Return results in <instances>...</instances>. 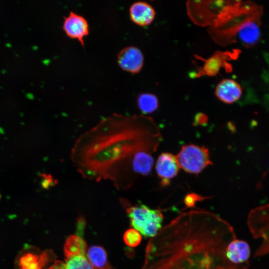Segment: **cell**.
<instances>
[{
    "label": "cell",
    "instance_id": "1",
    "mask_svg": "<svg viewBox=\"0 0 269 269\" xmlns=\"http://www.w3.org/2000/svg\"><path fill=\"white\" fill-rule=\"evenodd\" d=\"M160 140L151 118L113 113L79 136L72 147L71 160L84 178L108 181L126 190L138 177L151 173L152 154Z\"/></svg>",
    "mask_w": 269,
    "mask_h": 269
},
{
    "label": "cell",
    "instance_id": "2",
    "mask_svg": "<svg viewBox=\"0 0 269 269\" xmlns=\"http://www.w3.org/2000/svg\"><path fill=\"white\" fill-rule=\"evenodd\" d=\"M233 227L205 210L184 212L149 240L141 269H237L226 256Z\"/></svg>",
    "mask_w": 269,
    "mask_h": 269
},
{
    "label": "cell",
    "instance_id": "3",
    "mask_svg": "<svg viewBox=\"0 0 269 269\" xmlns=\"http://www.w3.org/2000/svg\"><path fill=\"white\" fill-rule=\"evenodd\" d=\"M131 225L145 237L152 238L162 228L164 215L161 210L152 209L141 203L131 205L126 199H121Z\"/></svg>",
    "mask_w": 269,
    "mask_h": 269
},
{
    "label": "cell",
    "instance_id": "4",
    "mask_svg": "<svg viewBox=\"0 0 269 269\" xmlns=\"http://www.w3.org/2000/svg\"><path fill=\"white\" fill-rule=\"evenodd\" d=\"M260 13L259 7H256L243 19L232 25L231 28L224 30L225 37L230 38L236 37L246 47L254 45L260 37Z\"/></svg>",
    "mask_w": 269,
    "mask_h": 269
},
{
    "label": "cell",
    "instance_id": "5",
    "mask_svg": "<svg viewBox=\"0 0 269 269\" xmlns=\"http://www.w3.org/2000/svg\"><path fill=\"white\" fill-rule=\"evenodd\" d=\"M176 156L180 168L190 174L197 175L212 164L209 150L204 146L185 145Z\"/></svg>",
    "mask_w": 269,
    "mask_h": 269
},
{
    "label": "cell",
    "instance_id": "6",
    "mask_svg": "<svg viewBox=\"0 0 269 269\" xmlns=\"http://www.w3.org/2000/svg\"><path fill=\"white\" fill-rule=\"evenodd\" d=\"M55 255L51 250L42 252L35 250L22 252L16 262V269H43L53 259Z\"/></svg>",
    "mask_w": 269,
    "mask_h": 269
},
{
    "label": "cell",
    "instance_id": "7",
    "mask_svg": "<svg viewBox=\"0 0 269 269\" xmlns=\"http://www.w3.org/2000/svg\"><path fill=\"white\" fill-rule=\"evenodd\" d=\"M117 63L123 70L136 74L143 67L144 56L138 48L134 46H127L118 54Z\"/></svg>",
    "mask_w": 269,
    "mask_h": 269
},
{
    "label": "cell",
    "instance_id": "8",
    "mask_svg": "<svg viewBox=\"0 0 269 269\" xmlns=\"http://www.w3.org/2000/svg\"><path fill=\"white\" fill-rule=\"evenodd\" d=\"M63 29L68 37L77 39L84 47V39L89 34V26L83 16L70 11L67 16L64 17Z\"/></svg>",
    "mask_w": 269,
    "mask_h": 269
},
{
    "label": "cell",
    "instance_id": "9",
    "mask_svg": "<svg viewBox=\"0 0 269 269\" xmlns=\"http://www.w3.org/2000/svg\"><path fill=\"white\" fill-rule=\"evenodd\" d=\"M250 255L251 250L248 243L237 238L232 240L226 249L227 260L237 269H247Z\"/></svg>",
    "mask_w": 269,
    "mask_h": 269
},
{
    "label": "cell",
    "instance_id": "10",
    "mask_svg": "<svg viewBox=\"0 0 269 269\" xmlns=\"http://www.w3.org/2000/svg\"><path fill=\"white\" fill-rule=\"evenodd\" d=\"M180 169L176 156L172 153H162L157 159L155 169L162 186L168 185L171 179L178 174Z\"/></svg>",
    "mask_w": 269,
    "mask_h": 269
},
{
    "label": "cell",
    "instance_id": "11",
    "mask_svg": "<svg viewBox=\"0 0 269 269\" xmlns=\"http://www.w3.org/2000/svg\"><path fill=\"white\" fill-rule=\"evenodd\" d=\"M129 15L134 23L139 26H145L152 22L155 16V11L149 3L144 1H137L130 6Z\"/></svg>",
    "mask_w": 269,
    "mask_h": 269
},
{
    "label": "cell",
    "instance_id": "12",
    "mask_svg": "<svg viewBox=\"0 0 269 269\" xmlns=\"http://www.w3.org/2000/svg\"><path fill=\"white\" fill-rule=\"evenodd\" d=\"M241 86L236 81L231 79H224L217 85L215 95L222 102L232 104L238 100L242 95Z\"/></svg>",
    "mask_w": 269,
    "mask_h": 269
},
{
    "label": "cell",
    "instance_id": "13",
    "mask_svg": "<svg viewBox=\"0 0 269 269\" xmlns=\"http://www.w3.org/2000/svg\"><path fill=\"white\" fill-rule=\"evenodd\" d=\"M87 259L95 269H114L110 264L105 249L94 245L87 251Z\"/></svg>",
    "mask_w": 269,
    "mask_h": 269
},
{
    "label": "cell",
    "instance_id": "14",
    "mask_svg": "<svg viewBox=\"0 0 269 269\" xmlns=\"http://www.w3.org/2000/svg\"><path fill=\"white\" fill-rule=\"evenodd\" d=\"M87 246L85 240L78 235L68 237L64 245V253L66 258L78 255H85Z\"/></svg>",
    "mask_w": 269,
    "mask_h": 269
},
{
    "label": "cell",
    "instance_id": "15",
    "mask_svg": "<svg viewBox=\"0 0 269 269\" xmlns=\"http://www.w3.org/2000/svg\"><path fill=\"white\" fill-rule=\"evenodd\" d=\"M137 103L139 109L144 114L151 113L159 107L158 98L150 93L140 94L137 97Z\"/></svg>",
    "mask_w": 269,
    "mask_h": 269
},
{
    "label": "cell",
    "instance_id": "16",
    "mask_svg": "<svg viewBox=\"0 0 269 269\" xmlns=\"http://www.w3.org/2000/svg\"><path fill=\"white\" fill-rule=\"evenodd\" d=\"M64 269H95L85 255H78L66 258Z\"/></svg>",
    "mask_w": 269,
    "mask_h": 269
},
{
    "label": "cell",
    "instance_id": "17",
    "mask_svg": "<svg viewBox=\"0 0 269 269\" xmlns=\"http://www.w3.org/2000/svg\"><path fill=\"white\" fill-rule=\"evenodd\" d=\"M125 243L130 247L138 246L142 240L141 234L136 230L130 228L126 230L123 235Z\"/></svg>",
    "mask_w": 269,
    "mask_h": 269
},
{
    "label": "cell",
    "instance_id": "18",
    "mask_svg": "<svg viewBox=\"0 0 269 269\" xmlns=\"http://www.w3.org/2000/svg\"><path fill=\"white\" fill-rule=\"evenodd\" d=\"M208 198V197H203L196 193H191L185 196L183 202L186 208H193L195 207L196 202L202 201Z\"/></svg>",
    "mask_w": 269,
    "mask_h": 269
},
{
    "label": "cell",
    "instance_id": "19",
    "mask_svg": "<svg viewBox=\"0 0 269 269\" xmlns=\"http://www.w3.org/2000/svg\"><path fill=\"white\" fill-rule=\"evenodd\" d=\"M47 269H64V262L61 261L56 260Z\"/></svg>",
    "mask_w": 269,
    "mask_h": 269
},
{
    "label": "cell",
    "instance_id": "20",
    "mask_svg": "<svg viewBox=\"0 0 269 269\" xmlns=\"http://www.w3.org/2000/svg\"><path fill=\"white\" fill-rule=\"evenodd\" d=\"M43 184L44 187H48L50 185L49 181L53 182L52 177L46 175H43Z\"/></svg>",
    "mask_w": 269,
    "mask_h": 269
},
{
    "label": "cell",
    "instance_id": "21",
    "mask_svg": "<svg viewBox=\"0 0 269 269\" xmlns=\"http://www.w3.org/2000/svg\"><path fill=\"white\" fill-rule=\"evenodd\" d=\"M199 124L204 123L207 121V117L203 114H198L196 117L195 120Z\"/></svg>",
    "mask_w": 269,
    "mask_h": 269
},
{
    "label": "cell",
    "instance_id": "22",
    "mask_svg": "<svg viewBox=\"0 0 269 269\" xmlns=\"http://www.w3.org/2000/svg\"><path fill=\"white\" fill-rule=\"evenodd\" d=\"M231 269V268H229V269Z\"/></svg>",
    "mask_w": 269,
    "mask_h": 269
}]
</instances>
